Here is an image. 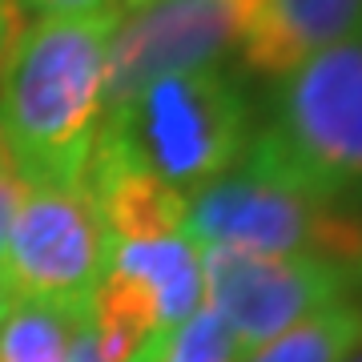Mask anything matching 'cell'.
Listing matches in <instances>:
<instances>
[{"mask_svg":"<svg viewBox=\"0 0 362 362\" xmlns=\"http://www.w3.org/2000/svg\"><path fill=\"white\" fill-rule=\"evenodd\" d=\"M254 141V109L226 65L169 73L105 113L93 153L117 157L165 189L189 197L242 165Z\"/></svg>","mask_w":362,"mask_h":362,"instance_id":"7a4b0ae2","label":"cell"},{"mask_svg":"<svg viewBox=\"0 0 362 362\" xmlns=\"http://www.w3.org/2000/svg\"><path fill=\"white\" fill-rule=\"evenodd\" d=\"M0 157H4V149H0Z\"/></svg>","mask_w":362,"mask_h":362,"instance_id":"d6986e66","label":"cell"},{"mask_svg":"<svg viewBox=\"0 0 362 362\" xmlns=\"http://www.w3.org/2000/svg\"><path fill=\"white\" fill-rule=\"evenodd\" d=\"M185 233L202 250L221 246L326 262L362 294V209L354 202L314 197L246 161L185 197Z\"/></svg>","mask_w":362,"mask_h":362,"instance_id":"277c9868","label":"cell"},{"mask_svg":"<svg viewBox=\"0 0 362 362\" xmlns=\"http://www.w3.org/2000/svg\"><path fill=\"white\" fill-rule=\"evenodd\" d=\"M246 165L330 202L362 197V37L278 77L270 121L254 129Z\"/></svg>","mask_w":362,"mask_h":362,"instance_id":"3957f363","label":"cell"},{"mask_svg":"<svg viewBox=\"0 0 362 362\" xmlns=\"http://www.w3.org/2000/svg\"><path fill=\"white\" fill-rule=\"evenodd\" d=\"M141 4H149V0H117V8H121V13H129V8H141Z\"/></svg>","mask_w":362,"mask_h":362,"instance_id":"e0dca14e","label":"cell"},{"mask_svg":"<svg viewBox=\"0 0 362 362\" xmlns=\"http://www.w3.org/2000/svg\"><path fill=\"white\" fill-rule=\"evenodd\" d=\"M202 286L206 306L230 326L242 358L302 318L358 298V286L326 262L221 246L202 250Z\"/></svg>","mask_w":362,"mask_h":362,"instance_id":"8992f818","label":"cell"},{"mask_svg":"<svg viewBox=\"0 0 362 362\" xmlns=\"http://www.w3.org/2000/svg\"><path fill=\"white\" fill-rule=\"evenodd\" d=\"M346 362H362V342H358L354 350H350V358H346Z\"/></svg>","mask_w":362,"mask_h":362,"instance_id":"ac0fdd59","label":"cell"},{"mask_svg":"<svg viewBox=\"0 0 362 362\" xmlns=\"http://www.w3.org/2000/svg\"><path fill=\"white\" fill-rule=\"evenodd\" d=\"M109 258L101 209L81 181L28 185L0 254V282L13 302H40L57 310L89 314Z\"/></svg>","mask_w":362,"mask_h":362,"instance_id":"5b68a950","label":"cell"},{"mask_svg":"<svg viewBox=\"0 0 362 362\" xmlns=\"http://www.w3.org/2000/svg\"><path fill=\"white\" fill-rule=\"evenodd\" d=\"M28 181L8 165V157H0V254L8 246V230H13V218L21 209V197H25Z\"/></svg>","mask_w":362,"mask_h":362,"instance_id":"4fadbf2b","label":"cell"},{"mask_svg":"<svg viewBox=\"0 0 362 362\" xmlns=\"http://www.w3.org/2000/svg\"><path fill=\"white\" fill-rule=\"evenodd\" d=\"M16 33H21V13H16L13 0H0V65H4V57L13 49Z\"/></svg>","mask_w":362,"mask_h":362,"instance_id":"5bb4252c","label":"cell"},{"mask_svg":"<svg viewBox=\"0 0 362 362\" xmlns=\"http://www.w3.org/2000/svg\"><path fill=\"white\" fill-rule=\"evenodd\" d=\"M230 49H238L233 0H149L121 13L109 40L105 113L133 101L157 77L221 65Z\"/></svg>","mask_w":362,"mask_h":362,"instance_id":"52a82bcc","label":"cell"},{"mask_svg":"<svg viewBox=\"0 0 362 362\" xmlns=\"http://www.w3.org/2000/svg\"><path fill=\"white\" fill-rule=\"evenodd\" d=\"M358 342L362 298H346V302H334V306L302 318L286 334L270 338L266 346L250 350L242 362H346Z\"/></svg>","mask_w":362,"mask_h":362,"instance_id":"9c48e42d","label":"cell"},{"mask_svg":"<svg viewBox=\"0 0 362 362\" xmlns=\"http://www.w3.org/2000/svg\"><path fill=\"white\" fill-rule=\"evenodd\" d=\"M250 73L286 77L302 61L362 37V0H233Z\"/></svg>","mask_w":362,"mask_h":362,"instance_id":"ba28073f","label":"cell"},{"mask_svg":"<svg viewBox=\"0 0 362 362\" xmlns=\"http://www.w3.org/2000/svg\"><path fill=\"white\" fill-rule=\"evenodd\" d=\"M85 314L13 302L0 322V362H69Z\"/></svg>","mask_w":362,"mask_h":362,"instance_id":"30bf717a","label":"cell"},{"mask_svg":"<svg viewBox=\"0 0 362 362\" xmlns=\"http://www.w3.org/2000/svg\"><path fill=\"white\" fill-rule=\"evenodd\" d=\"M16 13H28L45 21V16H93L117 8V0H13Z\"/></svg>","mask_w":362,"mask_h":362,"instance_id":"7c38bea8","label":"cell"},{"mask_svg":"<svg viewBox=\"0 0 362 362\" xmlns=\"http://www.w3.org/2000/svg\"><path fill=\"white\" fill-rule=\"evenodd\" d=\"M8 306H13V294H8V286L0 282V322H4V314H8Z\"/></svg>","mask_w":362,"mask_h":362,"instance_id":"2e32d148","label":"cell"},{"mask_svg":"<svg viewBox=\"0 0 362 362\" xmlns=\"http://www.w3.org/2000/svg\"><path fill=\"white\" fill-rule=\"evenodd\" d=\"M117 16H45L16 33L0 65V149L28 185L85 181Z\"/></svg>","mask_w":362,"mask_h":362,"instance_id":"6da1fadb","label":"cell"},{"mask_svg":"<svg viewBox=\"0 0 362 362\" xmlns=\"http://www.w3.org/2000/svg\"><path fill=\"white\" fill-rule=\"evenodd\" d=\"M69 362H105L101 354H97V342H93V334H89V326L85 322H81V334H77V342H73Z\"/></svg>","mask_w":362,"mask_h":362,"instance_id":"9a60e30c","label":"cell"},{"mask_svg":"<svg viewBox=\"0 0 362 362\" xmlns=\"http://www.w3.org/2000/svg\"><path fill=\"white\" fill-rule=\"evenodd\" d=\"M137 362H242V350L233 342L230 326L202 302L185 322L157 338Z\"/></svg>","mask_w":362,"mask_h":362,"instance_id":"8fae6325","label":"cell"}]
</instances>
